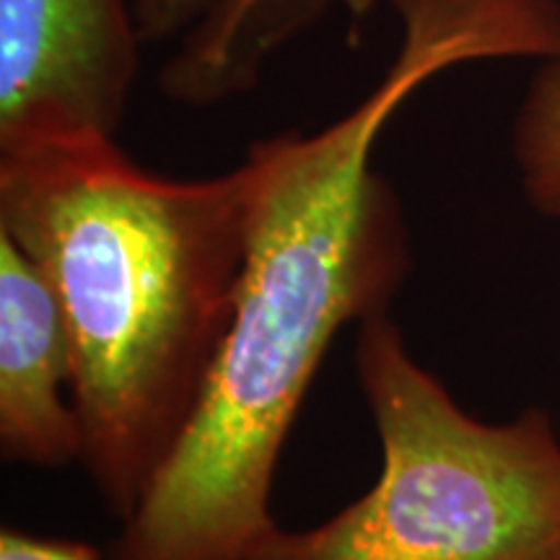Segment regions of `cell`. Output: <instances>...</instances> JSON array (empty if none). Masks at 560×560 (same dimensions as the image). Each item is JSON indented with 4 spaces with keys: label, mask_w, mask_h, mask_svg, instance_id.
<instances>
[{
    "label": "cell",
    "mask_w": 560,
    "mask_h": 560,
    "mask_svg": "<svg viewBox=\"0 0 560 560\" xmlns=\"http://www.w3.org/2000/svg\"><path fill=\"white\" fill-rule=\"evenodd\" d=\"M400 45L353 109L249 145V242L234 314L185 436L104 560H244L276 520L285 439L348 322L389 312L410 272L405 210L376 140L444 70L540 58L548 0H389Z\"/></svg>",
    "instance_id": "obj_1"
},
{
    "label": "cell",
    "mask_w": 560,
    "mask_h": 560,
    "mask_svg": "<svg viewBox=\"0 0 560 560\" xmlns=\"http://www.w3.org/2000/svg\"><path fill=\"white\" fill-rule=\"evenodd\" d=\"M0 234L60 301L81 465L125 522L185 436L234 314L247 174L156 177L117 140L0 153Z\"/></svg>",
    "instance_id": "obj_2"
},
{
    "label": "cell",
    "mask_w": 560,
    "mask_h": 560,
    "mask_svg": "<svg viewBox=\"0 0 560 560\" xmlns=\"http://www.w3.org/2000/svg\"><path fill=\"white\" fill-rule=\"evenodd\" d=\"M355 376L380 478L317 527H270L244 560H560V439L542 410L472 418L389 312L359 325Z\"/></svg>",
    "instance_id": "obj_3"
},
{
    "label": "cell",
    "mask_w": 560,
    "mask_h": 560,
    "mask_svg": "<svg viewBox=\"0 0 560 560\" xmlns=\"http://www.w3.org/2000/svg\"><path fill=\"white\" fill-rule=\"evenodd\" d=\"M140 50L132 0H0V153L117 140Z\"/></svg>",
    "instance_id": "obj_4"
},
{
    "label": "cell",
    "mask_w": 560,
    "mask_h": 560,
    "mask_svg": "<svg viewBox=\"0 0 560 560\" xmlns=\"http://www.w3.org/2000/svg\"><path fill=\"white\" fill-rule=\"evenodd\" d=\"M0 452L13 465L62 470L81 462L73 346L39 265L0 234Z\"/></svg>",
    "instance_id": "obj_5"
},
{
    "label": "cell",
    "mask_w": 560,
    "mask_h": 560,
    "mask_svg": "<svg viewBox=\"0 0 560 560\" xmlns=\"http://www.w3.org/2000/svg\"><path fill=\"white\" fill-rule=\"evenodd\" d=\"M335 3L363 13L369 0H132V16L143 47L164 50L161 91L206 109L249 94L270 60Z\"/></svg>",
    "instance_id": "obj_6"
},
{
    "label": "cell",
    "mask_w": 560,
    "mask_h": 560,
    "mask_svg": "<svg viewBox=\"0 0 560 560\" xmlns=\"http://www.w3.org/2000/svg\"><path fill=\"white\" fill-rule=\"evenodd\" d=\"M511 143L532 208L560 221V58L542 60L532 79Z\"/></svg>",
    "instance_id": "obj_7"
},
{
    "label": "cell",
    "mask_w": 560,
    "mask_h": 560,
    "mask_svg": "<svg viewBox=\"0 0 560 560\" xmlns=\"http://www.w3.org/2000/svg\"><path fill=\"white\" fill-rule=\"evenodd\" d=\"M0 560H104V556L86 542L37 537L5 527L0 532Z\"/></svg>",
    "instance_id": "obj_8"
}]
</instances>
